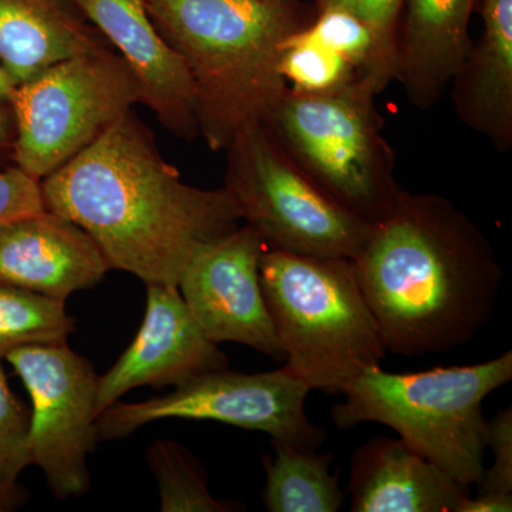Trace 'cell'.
<instances>
[{"label":"cell","instance_id":"6da1fadb","mask_svg":"<svg viewBox=\"0 0 512 512\" xmlns=\"http://www.w3.org/2000/svg\"><path fill=\"white\" fill-rule=\"evenodd\" d=\"M46 210L79 225L110 269L177 286L192 255L242 221L224 187L185 184L133 110L40 180Z\"/></svg>","mask_w":512,"mask_h":512},{"label":"cell","instance_id":"7a4b0ae2","mask_svg":"<svg viewBox=\"0 0 512 512\" xmlns=\"http://www.w3.org/2000/svg\"><path fill=\"white\" fill-rule=\"evenodd\" d=\"M387 352L443 353L493 318L500 262L476 222L447 198L402 190L355 259Z\"/></svg>","mask_w":512,"mask_h":512},{"label":"cell","instance_id":"3957f363","mask_svg":"<svg viewBox=\"0 0 512 512\" xmlns=\"http://www.w3.org/2000/svg\"><path fill=\"white\" fill-rule=\"evenodd\" d=\"M158 32L181 56L200 136L225 151L241 128L264 123L284 96L286 37L301 28L292 0H146Z\"/></svg>","mask_w":512,"mask_h":512},{"label":"cell","instance_id":"277c9868","mask_svg":"<svg viewBox=\"0 0 512 512\" xmlns=\"http://www.w3.org/2000/svg\"><path fill=\"white\" fill-rule=\"evenodd\" d=\"M285 369L311 390L342 394L386 357L353 259L266 249L259 264Z\"/></svg>","mask_w":512,"mask_h":512},{"label":"cell","instance_id":"5b68a950","mask_svg":"<svg viewBox=\"0 0 512 512\" xmlns=\"http://www.w3.org/2000/svg\"><path fill=\"white\" fill-rule=\"evenodd\" d=\"M511 379V350L478 365L406 375L372 367L346 384L345 400L330 417L340 430L369 421L390 427L413 451L470 488L484 473V399Z\"/></svg>","mask_w":512,"mask_h":512},{"label":"cell","instance_id":"8992f818","mask_svg":"<svg viewBox=\"0 0 512 512\" xmlns=\"http://www.w3.org/2000/svg\"><path fill=\"white\" fill-rule=\"evenodd\" d=\"M376 94L363 79L323 93L288 87L264 121L313 183L372 225L387 217L403 190Z\"/></svg>","mask_w":512,"mask_h":512},{"label":"cell","instance_id":"52a82bcc","mask_svg":"<svg viewBox=\"0 0 512 512\" xmlns=\"http://www.w3.org/2000/svg\"><path fill=\"white\" fill-rule=\"evenodd\" d=\"M225 151L224 188L266 247L355 261L373 225L313 183L264 123L241 128Z\"/></svg>","mask_w":512,"mask_h":512},{"label":"cell","instance_id":"ba28073f","mask_svg":"<svg viewBox=\"0 0 512 512\" xmlns=\"http://www.w3.org/2000/svg\"><path fill=\"white\" fill-rule=\"evenodd\" d=\"M138 103L136 76L111 46L53 64L16 86L10 100L16 126L13 164L43 180Z\"/></svg>","mask_w":512,"mask_h":512},{"label":"cell","instance_id":"9c48e42d","mask_svg":"<svg viewBox=\"0 0 512 512\" xmlns=\"http://www.w3.org/2000/svg\"><path fill=\"white\" fill-rule=\"evenodd\" d=\"M309 392L311 387L285 367L255 375L212 370L175 386L167 396L113 404L97 417V433L99 440H121L158 420H211L262 431L272 444L318 450L328 434L308 419Z\"/></svg>","mask_w":512,"mask_h":512},{"label":"cell","instance_id":"30bf717a","mask_svg":"<svg viewBox=\"0 0 512 512\" xmlns=\"http://www.w3.org/2000/svg\"><path fill=\"white\" fill-rule=\"evenodd\" d=\"M29 392L30 464L45 474L60 500L90 488L87 457L99 441L96 399L99 377L86 357L67 343L28 345L5 356Z\"/></svg>","mask_w":512,"mask_h":512},{"label":"cell","instance_id":"8fae6325","mask_svg":"<svg viewBox=\"0 0 512 512\" xmlns=\"http://www.w3.org/2000/svg\"><path fill=\"white\" fill-rule=\"evenodd\" d=\"M268 249L245 224L202 245L178 281L191 315L211 342H235L285 359L262 291L259 264Z\"/></svg>","mask_w":512,"mask_h":512},{"label":"cell","instance_id":"7c38bea8","mask_svg":"<svg viewBox=\"0 0 512 512\" xmlns=\"http://www.w3.org/2000/svg\"><path fill=\"white\" fill-rule=\"evenodd\" d=\"M228 363L202 332L177 286L147 285L146 315L136 339L99 377L97 414L137 387L180 386L202 373L227 369Z\"/></svg>","mask_w":512,"mask_h":512},{"label":"cell","instance_id":"4fadbf2b","mask_svg":"<svg viewBox=\"0 0 512 512\" xmlns=\"http://www.w3.org/2000/svg\"><path fill=\"white\" fill-rule=\"evenodd\" d=\"M123 57L136 76L141 104L171 134L200 136L197 100L187 66L158 32L146 0H70Z\"/></svg>","mask_w":512,"mask_h":512},{"label":"cell","instance_id":"5bb4252c","mask_svg":"<svg viewBox=\"0 0 512 512\" xmlns=\"http://www.w3.org/2000/svg\"><path fill=\"white\" fill-rule=\"evenodd\" d=\"M110 265L79 225L49 210L0 224V282L66 303Z\"/></svg>","mask_w":512,"mask_h":512},{"label":"cell","instance_id":"9a60e30c","mask_svg":"<svg viewBox=\"0 0 512 512\" xmlns=\"http://www.w3.org/2000/svg\"><path fill=\"white\" fill-rule=\"evenodd\" d=\"M396 32V79L414 109L439 103L470 50L476 0H404Z\"/></svg>","mask_w":512,"mask_h":512},{"label":"cell","instance_id":"2e32d148","mask_svg":"<svg viewBox=\"0 0 512 512\" xmlns=\"http://www.w3.org/2000/svg\"><path fill=\"white\" fill-rule=\"evenodd\" d=\"M352 512H457L470 488L400 439L375 437L350 464Z\"/></svg>","mask_w":512,"mask_h":512},{"label":"cell","instance_id":"e0dca14e","mask_svg":"<svg viewBox=\"0 0 512 512\" xmlns=\"http://www.w3.org/2000/svg\"><path fill=\"white\" fill-rule=\"evenodd\" d=\"M483 32L451 82L461 123L500 153L512 148V0H483Z\"/></svg>","mask_w":512,"mask_h":512},{"label":"cell","instance_id":"ac0fdd59","mask_svg":"<svg viewBox=\"0 0 512 512\" xmlns=\"http://www.w3.org/2000/svg\"><path fill=\"white\" fill-rule=\"evenodd\" d=\"M110 46L70 0H0V64L16 86Z\"/></svg>","mask_w":512,"mask_h":512},{"label":"cell","instance_id":"d6986e66","mask_svg":"<svg viewBox=\"0 0 512 512\" xmlns=\"http://www.w3.org/2000/svg\"><path fill=\"white\" fill-rule=\"evenodd\" d=\"M275 457L265 458L264 505L269 512H336L345 494L338 474L330 473L333 456L316 450L274 444Z\"/></svg>","mask_w":512,"mask_h":512},{"label":"cell","instance_id":"ffe728a7","mask_svg":"<svg viewBox=\"0 0 512 512\" xmlns=\"http://www.w3.org/2000/svg\"><path fill=\"white\" fill-rule=\"evenodd\" d=\"M163 512H232L244 505L222 503L208 490L204 467L188 448L173 440H157L147 451Z\"/></svg>","mask_w":512,"mask_h":512},{"label":"cell","instance_id":"44dd1931","mask_svg":"<svg viewBox=\"0 0 512 512\" xmlns=\"http://www.w3.org/2000/svg\"><path fill=\"white\" fill-rule=\"evenodd\" d=\"M74 325L63 302L0 282V360L22 346L66 343Z\"/></svg>","mask_w":512,"mask_h":512},{"label":"cell","instance_id":"7402d4cb","mask_svg":"<svg viewBox=\"0 0 512 512\" xmlns=\"http://www.w3.org/2000/svg\"><path fill=\"white\" fill-rule=\"evenodd\" d=\"M299 32L345 57L379 94L393 82L386 72L375 32L362 19L342 9L319 10L318 18Z\"/></svg>","mask_w":512,"mask_h":512},{"label":"cell","instance_id":"603a6c76","mask_svg":"<svg viewBox=\"0 0 512 512\" xmlns=\"http://www.w3.org/2000/svg\"><path fill=\"white\" fill-rule=\"evenodd\" d=\"M299 29L286 37L279 64L285 82H291L292 89L330 92L360 79L345 57L303 36Z\"/></svg>","mask_w":512,"mask_h":512},{"label":"cell","instance_id":"cb8c5ba5","mask_svg":"<svg viewBox=\"0 0 512 512\" xmlns=\"http://www.w3.org/2000/svg\"><path fill=\"white\" fill-rule=\"evenodd\" d=\"M30 409L12 392L0 363V480L18 483L30 466Z\"/></svg>","mask_w":512,"mask_h":512},{"label":"cell","instance_id":"d4e9b609","mask_svg":"<svg viewBox=\"0 0 512 512\" xmlns=\"http://www.w3.org/2000/svg\"><path fill=\"white\" fill-rule=\"evenodd\" d=\"M319 10L342 9L375 32L386 72L396 79V32L404 0H316Z\"/></svg>","mask_w":512,"mask_h":512},{"label":"cell","instance_id":"484cf974","mask_svg":"<svg viewBox=\"0 0 512 512\" xmlns=\"http://www.w3.org/2000/svg\"><path fill=\"white\" fill-rule=\"evenodd\" d=\"M485 447L493 453V464L484 470L478 491L512 494V409L498 410L487 420Z\"/></svg>","mask_w":512,"mask_h":512},{"label":"cell","instance_id":"4316f807","mask_svg":"<svg viewBox=\"0 0 512 512\" xmlns=\"http://www.w3.org/2000/svg\"><path fill=\"white\" fill-rule=\"evenodd\" d=\"M46 210L40 181L15 164L0 170V224Z\"/></svg>","mask_w":512,"mask_h":512},{"label":"cell","instance_id":"83f0119b","mask_svg":"<svg viewBox=\"0 0 512 512\" xmlns=\"http://www.w3.org/2000/svg\"><path fill=\"white\" fill-rule=\"evenodd\" d=\"M512 511V494L478 491L476 498L464 497L458 504L457 512H510Z\"/></svg>","mask_w":512,"mask_h":512},{"label":"cell","instance_id":"f1b7e54d","mask_svg":"<svg viewBox=\"0 0 512 512\" xmlns=\"http://www.w3.org/2000/svg\"><path fill=\"white\" fill-rule=\"evenodd\" d=\"M16 126L12 106L0 101V170L13 164L15 156Z\"/></svg>","mask_w":512,"mask_h":512},{"label":"cell","instance_id":"f546056e","mask_svg":"<svg viewBox=\"0 0 512 512\" xmlns=\"http://www.w3.org/2000/svg\"><path fill=\"white\" fill-rule=\"evenodd\" d=\"M29 494L18 483L0 480V512L18 510L28 501Z\"/></svg>","mask_w":512,"mask_h":512},{"label":"cell","instance_id":"4dcf8cb0","mask_svg":"<svg viewBox=\"0 0 512 512\" xmlns=\"http://www.w3.org/2000/svg\"><path fill=\"white\" fill-rule=\"evenodd\" d=\"M15 90L16 84L13 83V80L10 79L9 74L6 73V70L3 69L2 64H0V101H6V103H10Z\"/></svg>","mask_w":512,"mask_h":512}]
</instances>
